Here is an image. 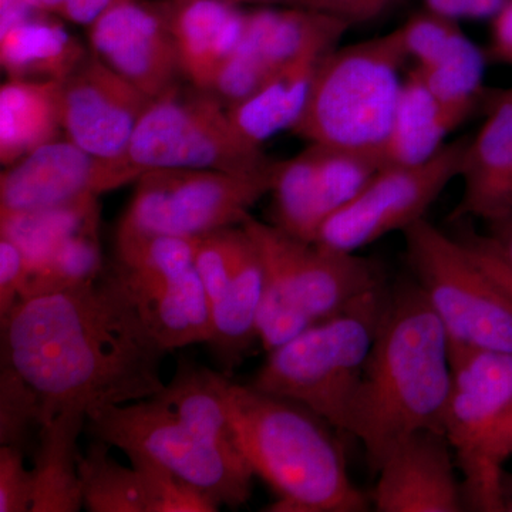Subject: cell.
Returning <instances> with one entry per match:
<instances>
[{"instance_id":"cell-1","label":"cell","mask_w":512,"mask_h":512,"mask_svg":"<svg viewBox=\"0 0 512 512\" xmlns=\"http://www.w3.org/2000/svg\"><path fill=\"white\" fill-rule=\"evenodd\" d=\"M2 365L43 403V419L151 399L164 389L167 350L147 328L114 269L16 303L0 318ZM42 419V421H43Z\"/></svg>"},{"instance_id":"cell-2","label":"cell","mask_w":512,"mask_h":512,"mask_svg":"<svg viewBox=\"0 0 512 512\" xmlns=\"http://www.w3.org/2000/svg\"><path fill=\"white\" fill-rule=\"evenodd\" d=\"M450 387V342L439 316L416 282L387 289L349 426L375 473L413 434L443 431Z\"/></svg>"},{"instance_id":"cell-3","label":"cell","mask_w":512,"mask_h":512,"mask_svg":"<svg viewBox=\"0 0 512 512\" xmlns=\"http://www.w3.org/2000/svg\"><path fill=\"white\" fill-rule=\"evenodd\" d=\"M225 399L237 446L275 493L271 512H365L332 427L302 404L228 380Z\"/></svg>"},{"instance_id":"cell-4","label":"cell","mask_w":512,"mask_h":512,"mask_svg":"<svg viewBox=\"0 0 512 512\" xmlns=\"http://www.w3.org/2000/svg\"><path fill=\"white\" fill-rule=\"evenodd\" d=\"M241 227L264 264L258 332L266 352L384 286L382 269L356 252L303 241L251 214Z\"/></svg>"},{"instance_id":"cell-5","label":"cell","mask_w":512,"mask_h":512,"mask_svg":"<svg viewBox=\"0 0 512 512\" xmlns=\"http://www.w3.org/2000/svg\"><path fill=\"white\" fill-rule=\"evenodd\" d=\"M386 286L271 350L252 380L261 392L302 404L332 429L349 433L367 357L375 342Z\"/></svg>"},{"instance_id":"cell-6","label":"cell","mask_w":512,"mask_h":512,"mask_svg":"<svg viewBox=\"0 0 512 512\" xmlns=\"http://www.w3.org/2000/svg\"><path fill=\"white\" fill-rule=\"evenodd\" d=\"M406 60L399 29L330 50L293 133L311 144L380 153L392 128Z\"/></svg>"},{"instance_id":"cell-7","label":"cell","mask_w":512,"mask_h":512,"mask_svg":"<svg viewBox=\"0 0 512 512\" xmlns=\"http://www.w3.org/2000/svg\"><path fill=\"white\" fill-rule=\"evenodd\" d=\"M414 282L451 345L512 353V299L461 239L426 218L403 231Z\"/></svg>"},{"instance_id":"cell-8","label":"cell","mask_w":512,"mask_h":512,"mask_svg":"<svg viewBox=\"0 0 512 512\" xmlns=\"http://www.w3.org/2000/svg\"><path fill=\"white\" fill-rule=\"evenodd\" d=\"M276 164L251 171L160 168L146 171L119 222L116 235L201 237L241 225L249 208L269 194Z\"/></svg>"},{"instance_id":"cell-9","label":"cell","mask_w":512,"mask_h":512,"mask_svg":"<svg viewBox=\"0 0 512 512\" xmlns=\"http://www.w3.org/2000/svg\"><path fill=\"white\" fill-rule=\"evenodd\" d=\"M126 157L144 173L160 168L239 173L271 161L239 134L228 107L215 94L175 84L150 101Z\"/></svg>"},{"instance_id":"cell-10","label":"cell","mask_w":512,"mask_h":512,"mask_svg":"<svg viewBox=\"0 0 512 512\" xmlns=\"http://www.w3.org/2000/svg\"><path fill=\"white\" fill-rule=\"evenodd\" d=\"M94 439L136 453L198 485L222 505L239 508L252 494L255 474L220 448L195 436L154 399L101 407L87 416Z\"/></svg>"},{"instance_id":"cell-11","label":"cell","mask_w":512,"mask_h":512,"mask_svg":"<svg viewBox=\"0 0 512 512\" xmlns=\"http://www.w3.org/2000/svg\"><path fill=\"white\" fill-rule=\"evenodd\" d=\"M468 140L447 143L424 163L386 165L349 204L323 222L315 242L357 252L423 220L447 185L460 177Z\"/></svg>"},{"instance_id":"cell-12","label":"cell","mask_w":512,"mask_h":512,"mask_svg":"<svg viewBox=\"0 0 512 512\" xmlns=\"http://www.w3.org/2000/svg\"><path fill=\"white\" fill-rule=\"evenodd\" d=\"M144 174L127 158H101L70 140H53L9 165L0 177V211L60 207L136 183Z\"/></svg>"},{"instance_id":"cell-13","label":"cell","mask_w":512,"mask_h":512,"mask_svg":"<svg viewBox=\"0 0 512 512\" xmlns=\"http://www.w3.org/2000/svg\"><path fill=\"white\" fill-rule=\"evenodd\" d=\"M57 99L67 140L101 158H127L138 121L153 100L93 52L60 80Z\"/></svg>"},{"instance_id":"cell-14","label":"cell","mask_w":512,"mask_h":512,"mask_svg":"<svg viewBox=\"0 0 512 512\" xmlns=\"http://www.w3.org/2000/svg\"><path fill=\"white\" fill-rule=\"evenodd\" d=\"M94 55L156 99L180 72L168 0H111L89 26Z\"/></svg>"},{"instance_id":"cell-15","label":"cell","mask_w":512,"mask_h":512,"mask_svg":"<svg viewBox=\"0 0 512 512\" xmlns=\"http://www.w3.org/2000/svg\"><path fill=\"white\" fill-rule=\"evenodd\" d=\"M450 363L443 433L466 480L476 470L488 434L512 403V353L450 343Z\"/></svg>"},{"instance_id":"cell-16","label":"cell","mask_w":512,"mask_h":512,"mask_svg":"<svg viewBox=\"0 0 512 512\" xmlns=\"http://www.w3.org/2000/svg\"><path fill=\"white\" fill-rule=\"evenodd\" d=\"M370 504L379 512L467 511L446 434L423 430L404 440L377 471Z\"/></svg>"},{"instance_id":"cell-17","label":"cell","mask_w":512,"mask_h":512,"mask_svg":"<svg viewBox=\"0 0 512 512\" xmlns=\"http://www.w3.org/2000/svg\"><path fill=\"white\" fill-rule=\"evenodd\" d=\"M113 269L147 328L167 352L210 342L214 333L211 303L195 266L157 278H137Z\"/></svg>"},{"instance_id":"cell-18","label":"cell","mask_w":512,"mask_h":512,"mask_svg":"<svg viewBox=\"0 0 512 512\" xmlns=\"http://www.w3.org/2000/svg\"><path fill=\"white\" fill-rule=\"evenodd\" d=\"M460 178L463 195L453 220H497L512 212V89L495 103L480 131L468 140Z\"/></svg>"},{"instance_id":"cell-19","label":"cell","mask_w":512,"mask_h":512,"mask_svg":"<svg viewBox=\"0 0 512 512\" xmlns=\"http://www.w3.org/2000/svg\"><path fill=\"white\" fill-rule=\"evenodd\" d=\"M180 72L210 92L215 74L237 49L247 12L239 0H168Z\"/></svg>"},{"instance_id":"cell-20","label":"cell","mask_w":512,"mask_h":512,"mask_svg":"<svg viewBox=\"0 0 512 512\" xmlns=\"http://www.w3.org/2000/svg\"><path fill=\"white\" fill-rule=\"evenodd\" d=\"M262 292L264 264L255 242L241 227L231 274L211 301L214 333L208 346L225 370L234 369L259 340Z\"/></svg>"},{"instance_id":"cell-21","label":"cell","mask_w":512,"mask_h":512,"mask_svg":"<svg viewBox=\"0 0 512 512\" xmlns=\"http://www.w3.org/2000/svg\"><path fill=\"white\" fill-rule=\"evenodd\" d=\"M474 107L441 101L412 70L400 89L392 128L380 151L384 164L410 165L430 160L446 146L448 134L473 113Z\"/></svg>"},{"instance_id":"cell-22","label":"cell","mask_w":512,"mask_h":512,"mask_svg":"<svg viewBox=\"0 0 512 512\" xmlns=\"http://www.w3.org/2000/svg\"><path fill=\"white\" fill-rule=\"evenodd\" d=\"M336 46L313 47L272 76L248 99L228 107L229 119L242 137L256 147L292 130L301 119L320 62Z\"/></svg>"},{"instance_id":"cell-23","label":"cell","mask_w":512,"mask_h":512,"mask_svg":"<svg viewBox=\"0 0 512 512\" xmlns=\"http://www.w3.org/2000/svg\"><path fill=\"white\" fill-rule=\"evenodd\" d=\"M349 23L322 10L258 6L248 10L239 45L275 73L313 47L336 46Z\"/></svg>"},{"instance_id":"cell-24","label":"cell","mask_w":512,"mask_h":512,"mask_svg":"<svg viewBox=\"0 0 512 512\" xmlns=\"http://www.w3.org/2000/svg\"><path fill=\"white\" fill-rule=\"evenodd\" d=\"M228 380L224 373L214 372L181 357L173 379L151 399L160 403L195 436L220 448L237 463L249 467L239 451L229 420L225 399Z\"/></svg>"},{"instance_id":"cell-25","label":"cell","mask_w":512,"mask_h":512,"mask_svg":"<svg viewBox=\"0 0 512 512\" xmlns=\"http://www.w3.org/2000/svg\"><path fill=\"white\" fill-rule=\"evenodd\" d=\"M87 414L62 407L42 421L39 430L30 512H77L83 508L77 440L86 429Z\"/></svg>"},{"instance_id":"cell-26","label":"cell","mask_w":512,"mask_h":512,"mask_svg":"<svg viewBox=\"0 0 512 512\" xmlns=\"http://www.w3.org/2000/svg\"><path fill=\"white\" fill-rule=\"evenodd\" d=\"M87 52L56 16L36 12L0 30V63L8 79L60 82Z\"/></svg>"},{"instance_id":"cell-27","label":"cell","mask_w":512,"mask_h":512,"mask_svg":"<svg viewBox=\"0 0 512 512\" xmlns=\"http://www.w3.org/2000/svg\"><path fill=\"white\" fill-rule=\"evenodd\" d=\"M59 82L8 79L0 89V161L18 163L56 140L60 126Z\"/></svg>"},{"instance_id":"cell-28","label":"cell","mask_w":512,"mask_h":512,"mask_svg":"<svg viewBox=\"0 0 512 512\" xmlns=\"http://www.w3.org/2000/svg\"><path fill=\"white\" fill-rule=\"evenodd\" d=\"M271 224L292 237L315 242L319 228L335 212L320 175L316 148L276 164Z\"/></svg>"},{"instance_id":"cell-29","label":"cell","mask_w":512,"mask_h":512,"mask_svg":"<svg viewBox=\"0 0 512 512\" xmlns=\"http://www.w3.org/2000/svg\"><path fill=\"white\" fill-rule=\"evenodd\" d=\"M99 211L97 197L45 210L0 211V237L15 242L25 255L29 272L36 271L74 235L99 227Z\"/></svg>"},{"instance_id":"cell-30","label":"cell","mask_w":512,"mask_h":512,"mask_svg":"<svg viewBox=\"0 0 512 512\" xmlns=\"http://www.w3.org/2000/svg\"><path fill=\"white\" fill-rule=\"evenodd\" d=\"M110 444L96 439L79 458L83 507L90 512H147L138 473L111 457Z\"/></svg>"},{"instance_id":"cell-31","label":"cell","mask_w":512,"mask_h":512,"mask_svg":"<svg viewBox=\"0 0 512 512\" xmlns=\"http://www.w3.org/2000/svg\"><path fill=\"white\" fill-rule=\"evenodd\" d=\"M487 59V53L461 32L434 62L414 67V72L441 101L476 106L483 92Z\"/></svg>"},{"instance_id":"cell-32","label":"cell","mask_w":512,"mask_h":512,"mask_svg":"<svg viewBox=\"0 0 512 512\" xmlns=\"http://www.w3.org/2000/svg\"><path fill=\"white\" fill-rule=\"evenodd\" d=\"M197 239L177 235H116L114 268L137 278L180 274L194 266Z\"/></svg>"},{"instance_id":"cell-33","label":"cell","mask_w":512,"mask_h":512,"mask_svg":"<svg viewBox=\"0 0 512 512\" xmlns=\"http://www.w3.org/2000/svg\"><path fill=\"white\" fill-rule=\"evenodd\" d=\"M97 228L84 229L74 235L64 242L47 264L29 272L20 301L96 278L103 271Z\"/></svg>"},{"instance_id":"cell-34","label":"cell","mask_w":512,"mask_h":512,"mask_svg":"<svg viewBox=\"0 0 512 512\" xmlns=\"http://www.w3.org/2000/svg\"><path fill=\"white\" fill-rule=\"evenodd\" d=\"M512 457V403L494 424L474 473L463 483L467 510L503 512L501 478Z\"/></svg>"},{"instance_id":"cell-35","label":"cell","mask_w":512,"mask_h":512,"mask_svg":"<svg viewBox=\"0 0 512 512\" xmlns=\"http://www.w3.org/2000/svg\"><path fill=\"white\" fill-rule=\"evenodd\" d=\"M143 483L147 512H217L222 504L198 485L141 454H127Z\"/></svg>"},{"instance_id":"cell-36","label":"cell","mask_w":512,"mask_h":512,"mask_svg":"<svg viewBox=\"0 0 512 512\" xmlns=\"http://www.w3.org/2000/svg\"><path fill=\"white\" fill-rule=\"evenodd\" d=\"M39 394L8 365L0 369V446L28 447L35 427L42 426Z\"/></svg>"},{"instance_id":"cell-37","label":"cell","mask_w":512,"mask_h":512,"mask_svg":"<svg viewBox=\"0 0 512 512\" xmlns=\"http://www.w3.org/2000/svg\"><path fill=\"white\" fill-rule=\"evenodd\" d=\"M399 32L409 59L416 60V67H424L434 62L463 29L458 20L426 9L407 20Z\"/></svg>"},{"instance_id":"cell-38","label":"cell","mask_w":512,"mask_h":512,"mask_svg":"<svg viewBox=\"0 0 512 512\" xmlns=\"http://www.w3.org/2000/svg\"><path fill=\"white\" fill-rule=\"evenodd\" d=\"M487 224V234H470L461 241L512 299V212Z\"/></svg>"},{"instance_id":"cell-39","label":"cell","mask_w":512,"mask_h":512,"mask_svg":"<svg viewBox=\"0 0 512 512\" xmlns=\"http://www.w3.org/2000/svg\"><path fill=\"white\" fill-rule=\"evenodd\" d=\"M35 494L33 470L25 466V451L0 446V512H30Z\"/></svg>"},{"instance_id":"cell-40","label":"cell","mask_w":512,"mask_h":512,"mask_svg":"<svg viewBox=\"0 0 512 512\" xmlns=\"http://www.w3.org/2000/svg\"><path fill=\"white\" fill-rule=\"evenodd\" d=\"M29 266L15 242L0 237V318L8 315L22 298Z\"/></svg>"},{"instance_id":"cell-41","label":"cell","mask_w":512,"mask_h":512,"mask_svg":"<svg viewBox=\"0 0 512 512\" xmlns=\"http://www.w3.org/2000/svg\"><path fill=\"white\" fill-rule=\"evenodd\" d=\"M320 9L352 25L375 22L402 0H318Z\"/></svg>"},{"instance_id":"cell-42","label":"cell","mask_w":512,"mask_h":512,"mask_svg":"<svg viewBox=\"0 0 512 512\" xmlns=\"http://www.w3.org/2000/svg\"><path fill=\"white\" fill-rule=\"evenodd\" d=\"M487 56L512 66V0L491 19V39Z\"/></svg>"},{"instance_id":"cell-43","label":"cell","mask_w":512,"mask_h":512,"mask_svg":"<svg viewBox=\"0 0 512 512\" xmlns=\"http://www.w3.org/2000/svg\"><path fill=\"white\" fill-rule=\"evenodd\" d=\"M110 2L111 0H63L53 16L89 28Z\"/></svg>"},{"instance_id":"cell-44","label":"cell","mask_w":512,"mask_h":512,"mask_svg":"<svg viewBox=\"0 0 512 512\" xmlns=\"http://www.w3.org/2000/svg\"><path fill=\"white\" fill-rule=\"evenodd\" d=\"M426 9L439 13L446 18L458 20L467 19V0H424Z\"/></svg>"},{"instance_id":"cell-45","label":"cell","mask_w":512,"mask_h":512,"mask_svg":"<svg viewBox=\"0 0 512 512\" xmlns=\"http://www.w3.org/2000/svg\"><path fill=\"white\" fill-rule=\"evenodd\" d=\"M508 0H467V19H493Z\"/></svg>"},{"instance_id":"cell-46","label":"cell","mask_w":512,"mask_h":512,"mask_svg":"<svg viewBox=\"0 0 512 512\" xmlns=\"http://www.w3.org/2000/svg\"><path fill=\"white\" fill-rule=\"evenodd\" d=\"M239 2L254 3L256 6H288V8L322 10L318 0H239Z\"/></svg>"},{"instance_id":"cell-47","label":"cell","mask_w":512,"mask_h":512,"mask_svg":"<svg viewBox=\"0 0 512 512\" xmlns=\"http://www.w3.org/2000/svg\"><path fill=\"white\" fill-rule=\"evenodd\" d=\"M501 504L503 512H512V474L505 470L501 478Z\"/></svg>"},{"instance_id":"cell-48","label":"cell","mask_w":512,"mask_h":512,"mask_svg":"<svg viewBox=\"0 0 512 512\" xmlns=\"http://www.w3.org/2000/svg\"><path fill=\"white\" fill-rule=\"evenodd\" d=\"M33 2H35L36 9L39 10V12L53 15L55 10L62 5L63 0H33Z\"/></svg>"}]
</instances>
